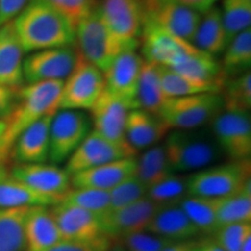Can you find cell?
I'll list each match as a JSON object with an SVG mask.
<instances>
[{
  "instance_id": "obj_21",
  "label": "cell",
  "mask_w": 251,
  "mask_h": 251,
  "mask_svg": "<svg viewBox=\"0 0 251 251\" xmlns=\"http://www.w3.org/2000/svg\"><path fill=\"white\" fill-rule=\"evenodd\" d=\"M54 113L46 115L18 136L12 146L9 158L17 164L46 163L49 157V131Z\"/></svg>"
},
{
  "instance_id": "obj_33",
  "label": "cell",
  "mask_w": 251,
  "mask_h": 251,
  "mask_svg": "<svg viewBox=\"0 0 251 251\" xmlns=\"http://www.w3.org/2000/svg\"><path fill=\"white\" fill-rule=\"evenodd\" d=\"M137 99H139L140 108L153 114H157L163 103L168 99L162 89L158 64L144 61L141 69Z\"/></svg>"
},
{
  "instance_id": "obj_19",
  "label": "cell",
  "mask_w": 251,
  "mask_h": 251,
  "mask_svg": "<svg viewBox=\"0 0 251 251\" xmlns=\"http://www.w3.org/2000/svg\"><path fill=\"white\" fill-rule=\"evenodd\" d=\"M129 111L124 102L105 90L90 109L93 130L113 142L126 143V121Z\"/></svg>"
},
{
  "instance_id": "obj_35",
  "label": "cell",
  "mask_w": 251,
  "mask_h": 251,
  "mask_svg": "<svg viewBox=\"0 0 251 251\" xmlns=\"http://www.w3.org/2000/svg\"><path fill=\"white\" fill-rule=\"evenodd\" d=\"M238 222H251V181L237 193L222 198L218 212V227Z\"/></svg>"
},
{
  "instance_id": "obj_5",
  "label": "cell",
  "mask_w": 251,
  "mask_h": 251,
  "mask_svg": "<svg viewBox=\"0 0 251 251\" xmlns=\"http://www.w3.org/2000/svg\"><path fill=\"white\" fill-rule=\"evenodd\" d=\"M250 159L231 161L205 168L187 177V196L226 198L241 191L251 181Z\"/></svg>"
},
{
  "instance_id": "obj_47",
  "label": "cell",
  "mask_w": 251,
  "mask_h": 251,
  "mask_svg": "<svg viewBox=\"0 0 251 251\" xmlns=\"http://www.w3.org/2000/svg\"><path fill=\"white\" fill-rule=\"evenodd\" d=\"M168 1L176 2V4L185 6V7L193 9L198 13L203 14L206 13L208 9L216 6L218 0H168Z\"/></svg>"
},
{
  "instance_id": "obj_23",
  "label": "cell",
  "mask_w": 251,
  "mask_h": 251,
  "mask_svg": "<svg viewBox=\"0 0 251 251\" xmlns=\"http://www.w3.org/2000/svg\"><path fill=\"white\" fill-rule=\"evenodd\" d=\"M170 128L157 114L142 108L128 112L126 121V140L136 150H146L157 146L168 135Z\"/></svg>"
},
{
  "instance_id": "obj_52",
  "label": "cell",
  "mask_w": 251,
  "mask_h": 251,
  "mask_svg": "<svg viewBox=\"0 0 251 251\" xmlns=\"http://www.w3.org/2000/svg\"><path fill=\"white\" fill-rule=\"evenodd\" d=\"M240 251H251V236L249 238H247V241L243 243V246L241 248Z\"/></svg>"
},
{
  "instance_id": "obj_30",
  "label": "cell",
  "mask_w": 251,
  "mask_h": 251,
  "mask_svg": "<svg viewBox=\"0 0 251 251\" xmlns=\"http://www.w3.org/2000/svg\"><path fill=\"white\" fill-rule=\"evenodd\" d=\"M221 64L225 79L250 71L251 67V29L241 31L230 40L224 51Z\"/></svg>"
},
{
  "instance_id": "obj_2",
  "label": "cell",
  "mask_w": 251,
  "mask_h": 251,
  "mask_svg": "<svg viewBox=\"0 0 251 251\" xmlns=\"http://www.w3.org/2000/svg\"><path fill=\"white\" fill-rule=\"evenodd\" d=\"M63 80L40 81L19 87L11 111L4 119L5 130L0 139V163L9 158L12 146L29 126L57 111Z\"/></svg>"
},
{
  "instance_id": "obj_53",
  "label": "cell",
  "mask_w": 251,
  "mask_h": 251,
  "mask_svg": "<svg viewBox=\"0 0 251 251\" xmlns=\"http://www.w3.org/2000/svg\"><path fill=\"white\" fill-rule=\"evenodd\" d=\"M187 251H202L201 247H200V243H196L193 247H191Z\"/></svg>"
},
{
  "instance_id": "obj_1",
  "label": "cell",
  "mask_w": 251,
  "mask_h": 251,
  "mask_svg": "<svg viewBox=\"0 0 251 251\" xmlns=\"http://www.w3.org/2000/svg\"><path fill=\"white\" fill-rule=\"evenodd\" d=\"M12 21L25 52L76 45L74 26L43 0H30Z\"/></svg>"
},
{
  "instance_id": "obj_16",
  "label": "cell",
  "mask_w": 251,
  "mask_h": 251,
  "mask_svg": "<svg viewBox=\"0 0 251 251\" xmlns=\"http://www.w3.org/2000/svg\"><path fill=\"white\" fill-rule=\"evenodd\" d=\"M9 176L59 202L71 188L70 175L65 169H59L55 164H15L9 171Z\"/></svg>"
},
{
  "instance_id": "obj_27",
  "label": "cell",
  "mask_w": 251,
  "mask_h": 251,
  "mask_svg": "<svg viewBox=\"0 0 251 251\" xmlns=\"http://www.w3.org/2000/svg\"><path fill=\"white\" fill-rule=\"evenodd\" d=\"M191 43L196 48L214 57L225 51L228 39L220 7L214 6L201 14L199 26Z\"/></svg>"
},
{
  "instance_id": "obj_22",
  "label": "cell",
  "mask_w": 251,
  "mask_h": 251,
  "mask_svg": "<svg viewBox=\"0 0 251 251\" xmlns=\"http://www.w3.org/2000/svg\"><path fill=\"white\" fill-rule=\"evenodd\" d=\"M24 49L13 21L0 26V85L19 89L24 79Z\"/></svg>"
},
{
  "instance_id": "obj_41",
  "label": "cell",
  "mask_w": 251,
  "mask_h": 251,
  "mask_svg": "<svg viewBox=\"0 0 251 251\" xmlns=\"http://www.w3.org/2000/svg\"><path fill=\"white\" fill-rule=\"evenodd\" d=\"M213 236V241L225 251H240L247 238L251 236V222L220 226Z\"/></svg>"
},
{
  "instance_id": "obj_3",
  "label": "cell",
  "mask_w": 251,
  "mask_h": 251,
  "mask_svg": "<svg viewBox=\"0 0 251 251\" xmlns=\"http://www.w3.org/2000/svg\"><path fill=\"white\" fill-rule=\"evenodd\" d=\"M174 174L201 170L224 155L212 133L197 129H172L163 144Z\"/></svg>"
},
{
  "instance_id": "obj_34",
  "label": "cell",
  "mask_w": 251,
  "mask_h": 251,
  "mask_svg": "<svg viewBox=\"0 0 251 251\" xmlns=\"http://www.w3.org/2000/svg\"><path fill=\"white\" fill-rule=\"evenodd\" d=\"M158 68L162 89L166 98H177V97L193 96V94L207 92H221L220 89L214 85L191 79V78L178 74L170 68L163 67V65H158Z\"/></svg>"
},
{
  "instance_id": "obj_43",
  "label": "cell",
  "mask_w": 251,
  "mask_h": 251,
  "mask_svg": "<svg viewBox=\"0 0 251 251\" xmlns=\"http://www.w3.org/2000/svg\"><path fill=\"white\" fill-rule=\"evenodd\" d=\"M126 251H162L174 243L172 241L149 231H137L121 238Z\"/></svg>"
},
{
  "instance_id": "obj_10",
  "label": "cell",
  "mask_w": 251,
  "mask_h": 251,
  "mask_svg": "<svg viewBox=\"0 0 251 251\" xmlns=\"http://www.w3.org/2000/svg\"><path fill=\"white\" fill-rule=\"evenodd\" d=\"M144 59L136 50H126L111 63L103 74L105 90L130 109L140 108L139 81Z\"/></svg>"
},
{
  "instance_id": "obj_18",
  "label": "cell",
  "mask_w": 251,
  "mask_h": 251,
  "mask_svg": "<svg viewBox=\"0 0 251 251\" xmlns=\"http://www.w3.org/2000/svg\"><path fill=\"white\" fill-rule=\"evenodd\" d=\"M50 211L63 241L84 242L105 235L99 214L63 202L50 206Z\"/></svg>"
},
{
  "instance_id": "obj_49",
  "label": "cell",
  "mask_w": 251,
  "mask_h": 251,
  "mask_svg": "<svg viewBox=\"0 0 251 251\" xmlns=\"http://www.w3.org/2000/svg\"><path fill=\"white\" fill-rule=\"evenodd\" d=\"M202 251H225L219 244H216L214 241H205V242L200 243Z\"/></svg>"
},
{
  "instance_id": "obj_29",
  "label": "cell",
  "mask_w": 251,
  "mask_h": 251,
  "mask_svg": "<svg viewBox=\"0 0 251 251\" xmlns=\"http://www.w3.org/2000/svg\"><path fill=\"white\" fill-rule=\"evenodd\" d=\"M29 207H0V251H26L25 220Z\"/></svg>"
},
{
  "instance_id": "obj_31",
  "label": "cell",
  "mask_w": 251,
  "mask_h": 251,
  "mask_svg": "<svg viewBox=\"0 0 251 251\" xmlns=\"http://www.w3.org/2000/svg\"><path fill=\"white\" fill-rule=\"evenodd\" d=\"M222 198L187 196L179 205L199 233L213 235L218 229V212Z\"/></svg>"
},
{
  "instance_id": "obj_8",
  "label": "cell",
  "mask_w": 251,
  "mask_h": 251,
  "mask_svg": "<svg viewBox=\"0 0 251 251\" xmlns=\"http://www.w3.org/2000/svg\"><path fill=\"white\" fill-rule=\"evenodd\" d=\"M92 129L90 115L85 111L57 109L49 131V157L52 164L67 162Z\"/></svg>"
},
{
  "instance_id": "obj_54",
  "label": "cell",
  "mask_w": 251,
  "mask_h": 251,
  "mask_svg": "<svg viewBox=\"0 0 251 251\" xmlns=\"http://www.w3.org/2000/svg\"><path fill=\"white\" fill-rule=\"evenodd\" d=\"M4 130H5V122L4 120H0V139H1Z\"/></svg>"
},
{
  "instance_id": "obj_38",
  "label": "cell",
  "mask_w": 251,
  "mask_h": 251,
  "mask_svg": "<svg viewBox=\"0 0 251 251\" xmlns=\"http://www.w3.org/2000/svg\"><path fill=\"white\" fill-rule=\"evenodd\" d=\"M187 177L172 174L165 179L153 185L147 192V197L161 206L179 205L187 197Z\"/></svg>"
},
{
  "instance_id": "obj_11",
  "label": "cell",
  "mask_w": 251,
  "mask_h": 251,
  "mask_svg": "<svg viewBox=\"0 0 251 251\" xmlns=\"http://www.w3.org/2000/svg\"><path fill=\"white\" fill-rule=\"evenodd\" d=\"M128 157H136V150L129 143L113 142L97 131L91 130L86 139L69 157L65 171L71 176L87 169Z\"/></svg>"
},
{
  "instance_id": "obj_12",
  "label": "cell",
  "mask_w": 251,
  "mask_h": 251,
  "mask_svg": "<svg viewBox=\"0 0 251 251\" xmlns=\"http://www.w3.org/2000/svg\"><path fill=\"white\" fill-rule=\"evenodd\" d=\"M99 12L113 33L125 42L140 46L146 20V0H102Z\"/></svg>"
},
{
  "instance_id": "obj_26",
  "label": "cell",
  "mask_w": 251,
  "mask_h": 251,
  "mask_svg": "<svg viewBox=\"0 0 251 251\" xmlns=\"http://www.w3.org/2000/svg\"><path fill=\"white\" fill-rule=\"evenodd\" d=\"M146 231L168 238L172 242L192 241L193 237L200 234L180 205L161 206Z\"/></svg>"
},
{
  "instance_id": "obj_37",
  "label": "cell",
  "mask_w": 251,
  "mask_h": 251,
  "mask_svg": "<svg viewBox=\"0 0 251 251\" xmlns=\"http://www.w3.org/2000/svg\"><path fill=\"white\" fill-rule=\"evenodd\" d=\"M220 9L228 43L241 31L250 28L251 0H222Z\"/></svg>"
},
{
  "instance_id": "obj_24",
  "label": "cell",
  "mask_w": 251,
  "mask_h": 251,
  "mask_svg": "<svg viewBox=\"0 0 251 251\" xmlns=\"http://www.w3.org/2000/svg\"><path fill=\"white\" fill-rule=\"evenodd\" d=\"M26 251H45L63 241L50 206H34L25 220Z\"/></svg>"
},
{
  "instance_id": "obj_14",
  "label": "cell",
  "mask_w": 251,
  "mask_h": 251,
  "mask_svg": "<svg viewBox=\"0 0 251 251\" xmlns=\"http://www.w3.org/2000/svg\"><path fill=\"white\" fill-rule=\"evenodd\" d=\"M159 208L161 205L146 196L121 208L106 211L100 214L103 234L113 240H121L129 234L146 231L149 222Z\"/></svg>"
},
{
  "instance_id": "obj_20",
  "label": "cell",
  "mask_w": 251,
  "mask_h": 251,
  "mask_svg": "<svg viewBox=\"0 0 251 251\" xmlns=\"http://www.w3.org/2000/svg\"><path fill=\"white\" fill-rule=\"evenodd\" d=\"M136 172V157L118 159L70 176L72 188L109 191Z\"/></svg>"
},
{
  "instance_id": "obj_48",
  "label": "cell",
  "mask_w": 251,
  "mask_h": 251,
  "mask_svg": "<svg viewBox=\"0 0 251 251\" xmlns=\"http://www.w3.org/2000/svg\"><path fill=\"white\" fill-rule=\"evenodd\" d=\"M196 242L193 241H181V242H174L168 246L162 251H187L191 247H193Z\"/></svg>"
},
{
  "instance_id": "obj_39",
  "label": "cell",
  "mask_w": 251,
  "mask_h": 251,
  "mask_svg": "<svg viewBox=\"0 0 251 251\" xmlns=\"http://www.w3.org/2000/svg\"><path fill=\"white\" fill-rule=\"evenodd\" d=\"M61 202L86 209L96 214H102L109 207L108 191L96 188H70Z\"/></svg>"
},
{
  "instance_id": "obj_25",
  "label": "cell",
  "mask_w": 251,
  "mask_h": 251,
  "mask_svg": "<svg viewBox=\"0 0 251 251\" xmlns=\"http://www.w3.org/2000/svg\"><path fill=\"white\" fill-rule=\"evenodd\" d=\"M166 68H170L191 79L214 85L220 91L222 90L226 80L222 74L221 64L216 57L206 54L198 48L180 55L175 59L170 67Z\"/></svg>"
},
{
  "instance_id": "obj_15",
  "label": "cell",
  "mask_w": 251,
  "mask_h": 251,
  "mask_svg": "<svg viewBox=\"0 0 251 251\" xmlns=\"http://www.w3.org/2000/svg\"><path fill=\"white\" fill-rule=\"evenodd\" d=\"M144 61L170 67L174 61L196 47L186 40L169 33L164 28L146 19L140 36Z\"/></svg>"
},
{
  "instance_id": "obj_4",
  "label": "cell",
  "mask_w": 251,
  "mask_h": 251,
  "mask_svg": "<svg viewBox=\"0 0 251 251\" xmlns=\"http://www.w3.org/2000/svg\"><path fill=\"white\" fill-rule=\"evenodd\" d=\"M75 31L78 51L102 72L121 52L139 47L119 39L103 21L98 7L77 25Z\"/></svg>"
},
{
  "instance_id": "obj_36",
  "label": "cell",
  "mask_w": 251,
  "mask_h": 251,
  "mask_svg": "<svg viewBox=\"0 0 251 251\" xmlns=\"http://www.w3.org/2000/svg\"><path fill=\"white\" fill-rule=\"evenodd\" d=\"M224 109L229 112H250L251 74L244 72L240 76L225 80L221 90Z\"/></svg>"
},
{
  "instance_id": "obj_50",
  "label": "cell",
  "mask_w": 251,
  "mask_h": 251,
  "mask_svg": "<svg viewBox=\"0 0 251 251\" xmlns=\"http://www.w3.org/2000/svg\"><path fill=\"white\" fill-rule=\"evenodd\" d=\"M106 251H126V248L121 240H114L111 244V247Z\"/></svg>"
},
{
  "instance_id": "obj_45",
  "label": "cell",
  "mask_w": 251,
  "mask_h": 251,
  "mask_svg": "<svg viewBox=\"0 0 251 251\" xmlns=\"http://www.w3.org/2000/svg\"><path fill=\"white\" fill-rule=\"evenodd\" d=\"M29 1L30 0H0V26L13 20Z\"/></svg>"
},
{
  "instance_id": "obj_28",
  "label": "cell",
  "mask_w": 251,
  "mask_h": 251,
  "mask_svg": "<svg viewBox=\"0 0 251 251\" xmlns=\"http://www.w3.org/2000/svg\"><path fill=\"white\" fill-rule=\"evenodd\" d=\"M58 200L37 192L23 181L7 176L0 181V207L1 208H17V207L54 206Z\"/></svg>"
},
{
  "instance_id": "obj_13",
  "label": "cell",
  "mask_w": 251,
  "mask_h": 251,
  "mask_svg": "<svg viewBox=\"0 0 251 251\" xmlns=\"http://www.w3.org/2000/svg\"><path fill=\"white\" fill-rule=\"evenodd\" d=\"M76 57L77 50L74 47L30 52L24 58V79L27 84L64 80L74 69Z\"/></svg>"
},
{
  "instance_id": "obj_32",
  "label": "cell",
  "mask_w": 251,
  "mask_h": 251,
  "mask_svg": "<svg viewBox=\"0 0 251 251\" xmlns=\"http://www.w3.org/2000/svg\"><path fill=\"white\" fill-rule=\"evenodd\" d=\"M172 174L174 172L169 165L163 146H153L146 149L140 158H136L135 176L148 190Z\"/></svg>"
},
{
  "instance_id": "obj_46",
  "label": "cell",
  "mask_w": 251,
  "mask_h": 251,
  "mask_svg": "<svg viewBox=\"0 0 251 251\" xmlns=\"http://www.w3.org/2000/svg\"><path fill=\"white\" fill-rule=\"evenodd\" d=\"M18 89L0 85V120H4L13 106Z\"/></svg>"
},
{
  "instance_id": "obj_40",
  "label": "cell",
  "mask_w": 251,
  "mask_h": 251,
  "mask_svg": "<svg viewBox=\"0 0 251 251\" xmlns=\"http://www.w3.org/2000/svg\"><path fill=\"white\" fill-rule=\"evenodd\" d=\"M147 192H148V188L144 186L142 181L135 175L131 176L130 178L108 191L109 207L107 211L121 208L131 202L137 201L146 197Z\"/></svg>"
},
{
  "instance_id": "obj_51",
  "label": "cell",
  "mask_w": 251,
  "mask_h": 251,
  "mask_svg": "<svg viewBox=\"0 0 251 251\" xmlns=\"http://www.w3.org/2000/svg\"><path fill=\"white\" fill-rule=\"evenodd\" d=\"M8 175H9V171L7 169V165H6V163H0V181L5 179Z\"/></svg>"
},
{
  "instance_id": "obj_42",
  "label": "cell",
  "mask_w": 251,
  "mask_h": 251,
  "mask_svg": "<svg viewBox=\"0 0 251 251\" xmlns=\"http://www.w3.org/2000/svg\"><path fill=\"white\" fill-rule=\"evenodd\" d=\"M59 12L76 29L77 25L98 7L97 0H43Z\"/></svg>"
},
{
  "instance_id": "obj_6",
  "label": "cell",
  "mask_w": 251,
  "mask_h": 251,
  "mask_svg": "<svg viewBox=\"0 0 251 251\" xmlns=\"http://www.w3.org/2000/svg\"><path fill=\"white\" fill-rule=\"evenodd\" d=\"M224 111L221 93H199L168 98L157 115L170 129H197Z\"/></svg>"
},
{
  "instance_id": "obj_17",
  "label": "cell",
  "mask_w": 251,
  "mask_h": 251,
  "mask_svg": "<svg viewBox=\"0 0 251 251\" xmlns=\"http://www.w3.org/2000/svg\"><path fill=\"white\" fill-rule=\"evenodd\" d=\"M146 19L169 33L192 42L201 14L168 0H146Z\"/></svg>"
},
{
  "instance_id": "obj_9",
  "label": "cell",
  "mask_w": 251,
  "mask_h": 251,
  "mask_svg": "<svg viewBox=\"0 0 251 251\" xmlns=\"http://www.w3.org/2000/svg\"><path fill=\"white\" fill-rule=\"evenodd\" d=\"M212 134L224 155L231 161L250 159V112L222 111L212 120Z\"/></svg>"
},
{
  "instance_id": "obj_7",
  "label": "cell",
  "mask_w": 251,
  "mask_h": 251,
  "mask_svg": "<svg viewBox=\"0 0 251 251\" xmlns=\"http://www.w3.org/2000/svg\"><path fill=\"white\" fill-rule=\"evenodd\" d=\"M103 91L105 79L102 71L77 50L75 67L63 80L57 109L90 111Z\"/></svg>"
},
{
  "instance_id": "obj_44",
  "label": "cell",
  "mask_w": 251,
  "mask_h": 251,
  "mask_svg": "<svg viewBox=\"0 0 251 251\" xmlns=\"http://www.w3.org/2000/svg\"><path fill=\"white\" fill-rule=\"evenodd\" d=\"M113 238L107 235H102L94 240L84 242H72V241H61L56 246L45 251H106L113 243Z\"/></svg>"
}]
</instances>
